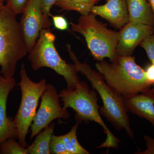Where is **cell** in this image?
<instances>
[{"label": "cell", "mask_w": 154, "mask_h": 154, "mask_svg": "<svg viewBox=\"0 0 154 154\" xmlns=\"http://www.w3.org/2000/svg\"><path fill=\"white\" fill-rule=\"evenodd\" d=\"M16 85L13 77L0 80V144L10 138L18 139L14 120L7 116V104L11 90Z\"/></svg>", "instance_id": "8fae6325"}, {"label": "cell", "mask_w": 154, "mask_h": 154, "mask_svg": "<svg viewBox=\"0 0 154 154\" xmlns=\"http://www.w3.org/2000/svg\"><path fill=\"white\" fill-rule=\"evenodd\" d=\"M101 0H57L54 5L62 11H75L82 16L91 13L92 8Z\"/></svg>", "instance_id": "2e32d148"}, {"label": "cell", "mask_w": 154, "mask_h": 154, "mask_svg": "<svg viewBox=\"0 0 154 154\" xmlns=\"http://www.w3.org/2000/svg\"><path fill=\"white\" fill-rule=\"evenodd\" d=\"M129 22L154 27V14L147 0H127Z\"/></svg>", "instance_id": "5bb4252c"}, {"label": "cell", "mask_w": 154, "mask_h": 154, "mask_svg": "<svg viewBox=\"0 0 154 154\" xmlns=\"http://www.w3.org/2000/svg\"><path fill=\"white\" fill-rule=\"evenodd\" d=\"M22 14L19 23L28 53L33 48L40 32L44 29V17L41 0H30Z\"/></svg>", "instance_id": "30bf717a"}, {"label": "cell", "mask_w": 154, "mask_h": 154, "mask_svg": "<svg viewBox=\"0 0 154 154\" xmlns=\"http://www.w3.org/2000/svg\"><path fill=\"white\" fill-rule=\"evenodd\" d=\"M54 127L55 123L51 122L43 131L36 135L33 143L27 148L28 154H51L50 144Z\"/></svg>", "instance_id": "9a60e30c"}, {"label": "cell", "mask_w": 154, "mask_h": 154, "mask_svg": "<svg viewBox=\"0 0 154 154\" xmlns=\"http://www.w3.org/2000/svg\"><path fill=\"white\" fill-rule=\"evenodd\" d=\"M106 1L105 5L94 6L91 13L105 19L115 29H121L129 22L127 0Z\"/></svg>", "instance_id": "7c38bea8"}, {"label": "cell", "mask_w": 154, "mask_h": 154, "mask_svg": "<svg viewBox=\"0 0 154 154\" xmlns=\"http://www.w3.org/2000/svg\"><path fill=\"white\" fill-rule=\"evenodd\" d=\"M57 0H41L42 10L44 17V29L50 28L51 25V21L49 19L51 9L55 5Z\"/></svg>", "instance_id": "ffe728a7"}, {"label": "cell", "mask_w": 154, "mask_h": 154, "mask_svg": "<svg viewBox=\"0 0 154 154\" xmlns=\"http://www.w3.org/2000/svg\"><path fill=\"white\" fill-rule=\"evenodd\" d=\"M0 0V80L14 77L17 63L28 53L20 23Z\"/></svg>", "instance_id": "3957f363"}, {"label": "cell", "mask_w": 154, "mask_h": 154, "mask_svg": "<svg viewBox=\"0 0 154 154\" xmlns=\"http://www.w3.org/2000/svg\"><path fill=\"white\" fill-rule=\"evenodd\" d=\"M154 14V0H147Z\"/></svg>", "instance_id": "4316f807"}, {"label": "cell", "mask_w": 154, "mask_h": 154, "mask_svg": "<svg viewBox=\"0 0 154 154\" xmlns=\"http://www.w3.org/2000/svg\"><path fill=\"white\" fill-rule=\"evenodd\" d=\"M140 45L145 50L149 59L154 64V34L145 38Z\"/></svg>", "instance_id": "7402d4cb"}, {"label": "cell", "mask_w": 154, "mask_h": 154, "mask_svg": "<svg viewBox=\"0 0 154 154\" xmlns=\"http://www.w3.org/2000/svg\"><path fill=\"white\" fill-rule=\"evenodd\" d=\"M59 95L63 102L64 108H71L74 110L77 121L79 123L82 121L94 122L102 126L107 137L105 141L97 148L118 149L120 140L111 132L102 120L95 90H90L87 83L80 81L75 89H64Z\"/></svg>", "instance_id": "277c9868"}, {"label": "cell", "mask_w": 154, "mask_h": 154, "mask_svg": "<svg viewBox=\"0 0 154 154\" xmlns=\"http://www.w3.org/2000/svg\"><path fill=\"white\" fill-rule=\"evenodd\" d=\"M146 76L152 86L154 85V64H151L145 70Z\"/></svg>", "instance_id": "d4e9b609"}, {"label": "cell", "mask_w": 154, "mask_h": 154, "mask_svg": "<svg viewBox=\"0 0 154 154\" xmlns=\"http://www.w3.org/2000/svg\"><path fill=\"white\" fill-rule=\"evenodd\" d=\"M96 67L107 85L123 97L141 94L151 87L145 70L136 63L131 55L117 56L110 63L104 60L98 61Z\"/></svg>", "instance_id": "7a4b0ae2"}, {"label": "cell", "mask_w": 154, "mask_h": 154, "mask_svg": "<svg viewBox=\"0 0 154 154\" xmlns=\"http://www.w3.org/2000/svg\"><path fill=\"white\" fill-rule=\"evenodd\" d=\"M66 47L70 57L79 72L89 80L102 99L103 105L99 108L100 113L112 123L116 129H124L128 135L134 139V133L131 127L128 111L125 105L123 96L107 85L99 72L93 69L88 64L79 61L70 45H67Z\"/></svg>", "instance_id": "6da1fadb"}, {"label": "cell", "mask_w": 154, "mask_h": 154, "mask_svg": "<svg viewBox=\"0 0 154 154\" xmlns=\"http://www.w3.org/2000/svg\"><path fill=\"white\" fill-rule=\"evenodd\" d=\"M96 17L91 13L82 15L78 23L71 22L72 31L84 36L94 60L101 61L108 58L113 62L117 57L116 50L119 32L108 29L107 24L98 21Z\"/></svg>", "instance_id": "8992f818"}, {"label": "cell", "mask_w": 154, "mask_h": 154, "mask_svg": "<svg viewBox=\"0 0 154 154\" xmlns=\"http://www.w3.org/2000/svg\"><path fill=\"white\" fill-rule=\"evenodd\" d=\"M128 111L146 119L154 128V99L146 92L123 97Z\"/></svg>", "instance_id": "4fadbf2b"}, {"label": "cell", "mask_w": 154, "mask_h": 154, "mask_svg": "<svg viewBox=\"0 0 154 154\" xmlns=\"http://www.w3.org/2000/svg\"><path fill=\"white\" fill-rule=\"evenodd\" d=\"M144 140L145 142L146 149L144 151L136 152L135 154H154V138L148 135H144Z\"/></svg>", "instance_id": "cb8c5ba5"}, {"label": "cell", "mask_w": 154, "mask_h": 154, "mask_svg": "<svg viewBox=\"0 0 154 154\" xmlns=\"http://www.w3.org/2000/svg\"><path fill=\"white\" fill-rule=\"evenodd\" d=\"M145 92H146V93H148L149 94V95H150L151 96H152L154 99V85H152V88H150L149 90L145 91Z\"/></svg>", "instance_id": "484cf974"}, {"label": "cell", "mask_w": 154, "mask_h": 154, "mask_svg": "<svg viewBox=\"0 0 154 154\" xmlns=\"http://www.w3.org/2000/svg\"><path fill=\"white\" fill-rule=\"evenodd\" d=\"M55 38L49 28L42 29L33 48L28 53V60L34 70L49 68L62 76L66 82V89L72 90L80 82L79 71L75 64L67 63L61 57L56 49Z\"/></svg>", "instance_id": "5b68a950"}, {"label": "cell", "mask_w": 154, "mask_h": 154, "mask_svg": "<svg viewBox=\"0 0 154 154\" xmlns=\"http://www.w3.org/2000/svg\"><path fill=\"white\" fill-rule=\"evenodd\" d=\"M6 5L15 14H22L30 0H5Z\"/></svg>", "instance_id": "44dd1931"}, {"label": "cell", "mask_w": 154, "mask_h": 154, "mask_svg": "<svg viewBox=\"0 0 154 154\" xmlns=\"http://www.w3.org/2000/svg\"><path fill=\"white\" fill-rule=\"evenodd\" d=\"M51 154H70L67 149L61 136L53 134L50 144Z\"/></svg>", "instance_id": "d6986e66"}, {"label": "cell", "mask_w": 154, "mask_h": 154, "mask_svg": "<svg viewBox=\"0 0 154 154\" xmlns=\"http://www.w3.org/2000/svg\"><path fill=\"white\" fill-rule=\"evenodd\" d=\"M28 154L27 149L17 143L14 138H10L0 144V154Z\"/></svg>", "instance_id": "ac0fdd59"}, {"label": "cell", "mask_w": 154, "mask_h": 154, "mask_svg": "<svg viewBox=\"0 0 154 154\" xmlns=\"http://www.w3.org/2000/svg\"><path fill=\"white\" fill-rule=\"evenodd\" d=\"M119 32L116 55L131 56L145 38L154 34V27L140 22H129Z\"/></svg>", "instance_id": "9c48e42d"}, {"label": "cell", "mask_w": 154, "mask_h": 154, "mask_svg": "<svg viewBox=\"0 0 154 154\" xmlns=\"http://www.w3.org/2000/svg\"><path fill=\"white\" fill-rule=\"evenodd\" d=\"M52 22L55 28L59 30H65L69 28V24L66 19L62 16H52Z\"/></svg>", "instance_id": "603a6c76"}, {"label": "cell", "mask_w": 154, "mask_h": 154, "mask_svg": "<svg viewBox=\"0 0 154 154\" xmlns=\"http://www.w3.org/2000/svg\"><path fill=\"white\" fill-rule=\"evenodd\" d=\"M79 123L77 121L68 133L61 136L70 154H89L90 152L82 146L77 139V130Z\"/></svg>", "instance_id": "e0dca14e"}, {"label": "cell", "mask_w": 154, "mask_h": 154, "mask_svg": "<svg viewBox=\"0 0 154 154\" xmlns=\"http://www.w3.org/2000/svg\"><path fill=\"white\" fill-rule=\"evenodd\" d=\"M21 81L18 84L22 92V99L19 110L14 119L17 127L19 144L22 147L28 146L26 137L28 130L35 118L38 100L46 88V81L38 83L31 81L22 64L20 72Z\"/></svg>", "instance_id": "52a82bcc"}, {"label": "cell", "mask_w": 154, "mask_h": 154, "mask_svg": "<svg viewBox=\"0 0 154 154\" xmlns=\"http://www.w3.org/2000/svg\"><path fill=\"white\" fill-rule=\"evenodd\" d=\"M59 98L55 87L51 84L46 85V89L42 95L40 107L30 126V140L48 126L54 119L67 120L69 118L70 114L67 109L61 107Z\"/></svg>", "instance_id": "ba28073f"}]
</instances>
